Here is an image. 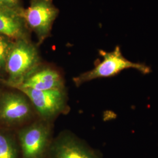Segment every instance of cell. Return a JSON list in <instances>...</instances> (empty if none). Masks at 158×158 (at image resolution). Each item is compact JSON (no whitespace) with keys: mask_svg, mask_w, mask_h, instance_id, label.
<instances>
[{"mask_svg":"<svg viewBox=\"0 0 158 158\" xmlns=\"http://www.w3.org/2000/svg\"><path fill=\"white\" fill-rule=\"evenodd\" d=\"M14 42L8 38L0 35V75L6 72V63Z\"/></svg>","mask_w":158,"mask_h":158,"instance_id":"obj_11","label":"cell"},{"mask_svg":"<svg viewBox=\"0 0 158 158\" xmlns=\"http://www.w3.org/2000/svg\"><path fill=\"white\" fill-rule=\"evenodd\" d=\"M40 57L35 46L27 39L14 42L6 63L8 84L14 87L40 67Z\"/></svg>","mask_w":158,"mask_h":158,"instance_id":"obj_1","label":"cell"},{"mask_svg":"<svg viewBox=\"0 0 158 158\" xmlns=\"http://www.w3.org/2000/svg\"><path fill=\"white\" fill-rule=\"evenodd\" d=\"M0 158H21L20 149L13 136L0 132Z\"/></svg>","mask_w":158,"mask_h":158,"instance_id":"obj_10","label":"cell"},{"mask_svg":"<svg viewBox=\"0 0 158 158\" xmlns=\"http://www.w3.org/2000/svg\"><path fill=\"white\" fill-rule=\"evenodd\" d=\"M28 98L40 118L52 121L68 110V95L62 90L38 91L29 89H17Z\"/></svg>","mask_w":158,"mask_h":158,"instance_id":"obj_5","label":"cell"},{"mask_svg":"<svg viewBox=\"0 0 158 158\" xmlns=\"http://www.w3.org/2000/svg\"><path fill=\"white\" fill-rule=\"evenodd\" d=\"M35 112L28 98L21 91L6 92L0 96V121L5 124H26Z\"/></svg>","mask_w":158,"mask_h":158,"instance_id":"obj_6","label":"cell"},{"mask_svg":"<svg viewBox=\"0 0 158 158\" xmlns=\"http://www.w3.org/2000/svg\"><path fill=\"white\" fill-rule=\"evenodd\" d=\"M98 52L102 60L97 63L93 69L74 77L73 81L76 86L94 79L113 77L128 69H134L144 74L150 73L152 71L151 68L145 63H134L126 59L119 46L111 52L99 50Z\"/></svg>","mask_w":158,"mask_h":158,"instance_id":"obj_2","label":"cell"},{"mask_svg":"<svg viewBox=\"0 0 158 158\" xmlns=\"http://www.w3.org/2000/svg\"><path fill=\"white\" fill-rule=\"evenodd\" d=\"M46 158H102L97 151L69 131L53 138Z\"/></svg>","mask_w":158,"mask_h":158,"instance_id":"obj_7","label":"cell"},{"mask_svg":"<svg viewBox=\"0 0 158 158\" xmlns=\"http://www.w3.org/2000/svg\"><path fill=\"white\" fill-rule=\"evenodd\" d=\"M0 8H10L15 10H20L19 0H0Z\"/></svg>","mask_w":158,"mask_h":158,"instance_id":"obj_12","label":"cell"},{"mask_svg":"<svg viewBox=\"0 0 158 158\" xmlns=\"http://www.w3.org/2000/svg\"><path fill=\"white\" fill-rule=\"evenodd\" d=\"M22 10L0 8V35L16 40L27 39V25Z\"/></svg>","mask_w":158,"mask_h":158,"instance_id":"obj_9","label":"cell"},{"mask_svg":"<svg viewBox=\"0 0 158 158\" xmlns=\"http://www.w3.org/2000/svg\"><path fill=\"white\" fill-rule=\"evenodd\" d=\"M14 88L15 89H29L38 91L65 89L62 76L57 70L49 67H39L24 79L21 84Z\"/></svg>","mask_w":158,"mask_h":158,"instance_id":"obj_8","label":"cell"},{"mask_svg":"<svg viewBox=\"0 0 158 158\" xmlns=\"http://www.w3.org/2000/svg\"><path fill=\"white\" fill-rule=\"evenodd\" d=\"M51 123L40 118L18 131L21 158H46L53 140Z\"/></svg>","mask_w":158,"mask_h":158,"instance_id":"obj_3","label":"cell"},{"mask_svg":"<svg viewBox=\"0 0 158 158\" xmlns=\"http://www.w3.org/2000/svg\"><path fill=\"white\" fill-rule=\"evenodd\" d=\"M59 12L52 0H31L28 7L22 10L21 15L26 25L36 34L38 45L49 36Z\"/></svg>","mask_w":158,"mask_h":158,"instance_id":"obj_4","label":"cell"}]
</instances>
